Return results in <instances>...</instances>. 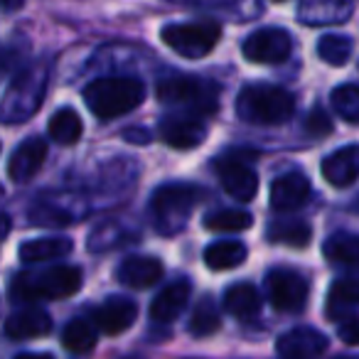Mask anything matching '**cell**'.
<instances>
[{
    "mask_svg": "<svg viewBox=\"0 0 359 359\" xmlns=\"http://www.w3.org/2000/svg\"><path fill=\"white\" fill-rule=\"evenodd\" d=\"M143 99V81L133 79V76H104V79H94L84 89L86 106L101 121L118 118V116L138 109Z\"/></svg>",
    "mask_w": 359,
    "mask_h": 359,
    "instance_id": "obj_1",
    "label": "cell"
},
{
    "mask_svg": "<svg viewBox=\"0 0 359 359\" xmlns=\"http://www.w3.org/2000/svg\"><path fill=\"white\" fill-rule=\"evenodd\" d=\"M84 283L79 266H55L42 273H18L11 280V298L18 303L62 300L74 295Z\"/></svg>",
    "mask_w": 359,
    "mask_h": 359,
    "instance_id": "obj_2",
    "label": "cell"
},
{
    "mask_svg": "<svg viewBox=\"0 0 359 359\" xmlns=\"http://www.w3.org/2000/svg\"><path fill=\"white\" fill-rule=\"evenodd\" d=\"M293 111V94L271 84H249L239 91L236 99V116L254 126H278L288 121Z\"/></svg>",
    "mask_w": 359,
    "mask_h": 359,
    "instance_id": "obj_3",
    "label": "cell"
},
{
    "mask_svg": "<svg viewBox=\"0 0 359 359\" xmlns=\"http://www.w3.org/2000/svg\"><path fill=\"white\" fill-rule=\"evenodd\" d=\"M202 190L195 185H185V182H170L153 192L150 200V215H153V224L160 234L172 236L177 231L185 229L187 219H190L192 210L200 205Z\"/></svg>",
    "mask_w": 359,
    "mask_h": 359,
    "instance_id": "obj_4",
    "label": "cell"
},
{
    "mask_svg": "<svg viewBox=\"0 0 359 359\" xmlns=\"http://www.w3.org/2000/svg\"><path fill=\"white\" fill-rule=\"evenodd\" d=\"M47 91V67L32 65L13 79L8 86L3 104H0V121L3 123H22L40 111Z\"/></svg>",
    "mask_w": 359,
    "mask_h": 359,
    "instance_id": "obj_5",
    "label": "cell"
},
{
    "mask_svg": "<svg viewBox=\"0 0 359 359\" xmlns=\"http://www.w3.org/2000/svg\"><path fill=\"white\" fill-rule=\"evenodd\" d=\"M155 91L163 104L180 106L187 111V116H197V118L200 114L207 116L217 111L219 104V86L200 76H168L158 81Z\"/></svg>",
    "mask_w": 359,
    "mask_h": 359,
    "instance_id": "obj_6",
    "label": "cell"
},
{
    "mask_svg": "<svg viewBox=\"0 0 359 359\" xmlns=\"http://www.w3.org/2000/svg\"><path fill=\"white\" fill-rule=\"evenodd\" d=\"M222 35L219 22L215 20H195V22H172L165 25L160 37L163 42L185 60H202L217 47Z\"/></svg>",
    "mask_w": 359,
    "mask_h": 359,
    "instance_id": "obj_7",
    "label": "cell"
},
{
    "mask_svg": "<svg viewBox=\"0 0 359 359\" xmlns=\"http://www.w3.org/2000/svg\"><path fill=\"white\" fill-rule=\"evenodd\" d=\"M310 285L303 273L293 269H273L266 276V295L271 305L283 313H298L308 303Z\"/></svg>",
    "mask_w": 359,
    "mask_h": 359,
    "instance_id": "obj_8",
    "label": "cell"
},
{
    "mask_svg": "<svg viewBox=\"0 0 359 359\" xmlns=\"http://www.w3.org/2000/svg\"><path fill=\"white\" fill-rule=\"evenodd\" d=\"M241 52L246 60L256 62V65H278L290 57L293 40L280 27H264V30H256L246 37Z\"/></svg>",
    "mask_w": 359,
    "mask_h": 359,
    "instance_id": "obj_9",
    "label": "cell"
},
{
    "mask_svg": "<svg viewBox=\"0 0 359 359\" xmlns=\"http://www.w3.org/2000/svg\"><path fill=\"white\" fill-rule=\"evenodd\" d=\"M215 170L219 175L222 187H224V192L229 197H234L239 202H251L256 197V192H259V177H256V172L244 160L219 158Z\"/></svg>",
    "mask_w": 359,
    "mask_h": 359,
    "instance_id": "obj_10",
    "label": "cell"
},
{
    "mask_svg": "<svg viewBox=\"0 0 359 359\" xmlns=\"http://www.w3.org/2000/svg\"><path fill=\"white\" fill-rule=\"evenodd\" d=\"M160 135L175 150H192L207 138V123L197 116L175 114L160 121Z\"/></svg>",
    "mask_w": 359,
    "mask_h": 359,
    "instance_id": "obj_11",
    "label": "cell"
},
{
    "mask_svg": "<svg viewBox=\"0 0 359 359\" xmlns=\"http://www.w3.org/2000/svg\"><path fill=\"white\" fill-rule=\"evenodd\" d=\"M327 349V337L313 327H295L280 334L276 352L280 359H318Z\"/></svg>",
    "mask_w": 359,
    "mask_h": 359,
    "instance_id": "obj_12",
    "label": "cell"
},
{
    "mask_svg": "<svg viewBox=\"0 0 359 359\" xmlns=\"http://www.w3.org/2000/svg\"><path fill=\"white\" fill-rule=\"evenodd\" d=\"M45 158H47V140L45 138H25L20 145L15 148L13 158L8 160V175H11L13 182L22 185V182H30L40 168L45 165Z\"/></svg>",
    "mask_w": 359,
    "mask_h": 359,
    "instance_id": "obj_13",
    "label": "cell"
},
{
    "mask_svg": "<svg viewBox=\"0 0 359 359\" xmlns=\"http://www.w3.org/2000/svg\"><path fill=\"white\" fill-rule=\"evenodd\" d=\"M138 318V308L130 298L126 295H114V298L104 300L99 308L94 310V320L99 325V330H104L106 334H121L123 330H128Z\"/></svg>",
    "mask_w": 359,
    "mask_h": 359,
    "instance_id": "obj_14",
    "label": "cell"
},
{
    "mask_svg": "<svg viewBox=\"0 0 359 359\" xmlns=\"http://www.w3.org/2000/svg\"><path fill=\"white\" fill-rule=\"evenodd\" d=\"M190 293H192V283L185 278L180 280H172L170 285H165L155 300L150 303V318L155 323L165 325V323H175L180 318V313L185 310L187 300H190Z\"/></svg>",
    "mask_w": 359,
    "mask_h": 359,
    "instance_id": "obj_15",
    "label": "cell"
},
{
    "mask_svg": "<svg viewBox=\"0 0 359 359\" xmlns=\"http://www.w3.org/2000/svg\"><path fill=\"white\" fill-rule=\"evenodd\" d=\"M310 197V180L300 172L276 177L271 185V207L276 212H293L303 207Z\"/></svg>",
    "mask_w": 359,
    "mask_h": 359,
    "instance_id": "obj_16",
    "label": "cell"
},
{
    "mask_svg": "<svg viewBox=\"0 0 359 359\" xmlns=\"http://www.w3.org/2000/svg\"><path fill=\"white\" fill-rule=\"evenodd\" d=\"M323 175L332 187H347L359 177V145H344V148L330 153L323 160Z\"/></svg>",
    "mask_w": 359,
    "mask_h": 359,
    "instance_id": "obj_17",
    "label": "cell"
},
{
    "mask_svg": "<svg viewBox=\"0 0 359 359\" xmlns=\"http://www.w3.org/2000/svg\"><path fill=\"white\" fill-rule=\"evenodd\" d=\"M116 276L128 288H150L163 276V264L153 256H130L118 266Z\"/></svg>",
    "mask_w": 359,
    "mask_h": 359,
    "instance_id": "obj_18",
    "label": "cell"
},
{
    "mask_svg": "<svg viewBox=\"0 0 359 359\" xmlns=\"http://www.w3.org/2000/svg\"><path fill=\"white\" fill-rule=\"evenodd\" d=\"M352 13H354V6H349V3L323 0V3H303V6L298 8V20L310 27L339 25V22H347Z\"/></svg>",
    "mask_w": 359,
    "mask_h": 359,
    "instance_id": "obj_19",
    "label": "cell"
},
{
    "mask_svg": "<svg viewBox=\"0 0 359 359\" xmlns=\"http://www.w3.org/2000/svg\"><path fill=\"white\" fill-rule=\"evenodd\" d=\"M52 330V318L45 310H20L6 320V334L13 339H35L45 337Z\"/></svg>",
    "mask_w": 359,
    "mask_h": 359,
    "instance_id": "obj_20",
    "label": "cell"
},
{
    "mask_svg": "<svg viewBox=\"0 0 359 359\" xmlns=\"http://www.w3.org/2000/svg\"><path fill=\"white\" fill-rule=\"evenodd\" d=\"M72 249H74V244H72V239H67V236H45V239L25 241L18 254H20V259L25 261V264H40V261L62 259V256H67Z\"/></svg>",
    "mask_w": 359,
    "mask_h": 359,
    "instance_id": "obj_21",
    "label": "cell"
},
{
    "mask_svg": "<svg viewBox=\"0 0 359 359\" xmlns=\"http://www.w3.org/2000/svg\"><path fill=\"white\" fill-rule=\"evenodd\" d=\"M261 308V295L251 283H236L224 290V310L236 320L256 318Z\"/></svg>",
    "mask_w": 359,
    "mask_h": 359,
    "instance_id": "obj_22",
    "label": "cell"
},
{
    "mask_svg": "<svg viewBox=\"0 0 359 359\" xmlns=\"http://www.w3.org/2000/svg\"><path fill=\"white\" fill-rule=\"evenodd\" d=\"M249 256L246 246L236 239H222L215 241L205 249V264L212 271H231L236 266H241Z\"/></svg>",
    "mask_w": 359,
    "mask_h": 359,
    "instance_id": "obj_23",
    "label": "cell"
},
{
    "mask_svg": "<svg viewBox=\"0 0 359 359\" xmlns=\"http://www.w3.org/2000/svg\"><path fill=\"white\" fill-rule=\"evenodd\" d=\"M310 236H313V229L303 219L283 217V219H276L269 224L271 244H285V246H293V249H303V246L310 244Z\"/></svg>",
    "mask_w": 359,
    "mask_h": 359,
    "instance_id": "obj_24",
    "label": "cell"
},
{
    "mask_svg": "<svg viewBox=\"0 0 359 359\" xmlns=\"http://www.w3.org/2000/svg\"><path fill=\"white\" fill-rule=\"evenodd\" d=\"M359 308V280L357 278H342L334 280L327 293V318L337 320L342 315H349L352 310Z\"/></svg>",
    "mask_w": 359,
    "mask_h": 359,
    "instance_id": "obj_25",
    "label": "cell"
},
{
    "mask_svg": "<svg viewBox=\"0 0 359 359\" xmlns=\"http://www.w3.org/2000/svg\"><path fill=\"white\" fill-rule=\"evenodd\" d=\"M327 261L337 266L359 271V236L357 234H332L323 246Z\"/></svg>",
    "mask_w": 359,
    "mask_h": 359,
    "instance_id": "obj_26",
    "label": "cell"
},
{
    "mask_svg": "<svg viewBox=\"0 0 359 359\" xmlns=\"http://www.w3.org/2000/svg\"><path fill=\"white\" fill-rule=\"evenodd\" d=\"M47 130H50V138L57 140L60 145H72L81 138V133H84V123H81L79 114H76L74 109H60L50 118Z\"/></svg>",
    "mask_w": 359,
    "mask_h": 359,
    "instance_id": "obj_27",
    "label": "cell"
},
{
    "mask_svg": "<svg viewBox=\"0 0 359 359\" xmlns=\"http://www.w3.org/2000/svg\"><path fill=\"white\" fill-rule=\"evenodd\" d=\"M62 344L74 354H86L96 347V330L86 320H72L62 332Z\"/></svg>",
    "mask_w": 359,
    "mask_h": 359,
    "instance_id": "obj_28",
    "label": "cell"
},
{
    "mask_svg": "<svg viewBox=\"0 0 359 359\" xmlns=\"http://www.w3.org/2000/svg\"><path fill=\"white\" fill-rule=\"evenodd\" d=\"M352 37L347 35H325L318 42L320 60H325L330 67H344L349 57H352Z\"/></svg>",
    "mask_w": 359,
    "mask_h": 359,
    "instance_id": "obj_29",
    "label": "cell"
},
{
    "mask_svg": "<svg viewBox=\"0 0 359 359\" xmlns=\"http://www.w3.org/2000/svg\"><path fill=\"white\" fill-rule=\"evenodd\" d=\"M219 325H222V315H219V310H217L215 300L205 298L195 308V313H192L190 332L195 334V337H207V334L217 332V330H219Z\"/></svg>",
    "mask_w": 359,
    "mask_h": 359,
    "instance_id": "obj_30",
    "label": "cell"
},
{
    "mask_svg": "<svg viewBox=\"0 0 359 359\" xmlns=\"http://www.w3.org/2000/svg\"><path fill=\"white\" fill-rule=\"evenodd\" d=\"M76 219H79V217L72 210H62V207H57L55 202H50V200L37 202L30 210V222L40 226H67V224H74Z\"/></svg>",
    "mask_w": 359,
    "mask_h": 359,
    "instance_id": "obj_31",
    "label": "cell"
},
{
    "mask_svg": "<svg viewBox=\"0 0 359 359\" xmlns=\"http://www.w3.org/2000/svg\"><path fill=\"white\" fill-rule=\"evenodd\" d=\"M251 224H254V217L241 210L212 212L210 217H205V226L210 231H244Z\"/></svg>",
    "mask_w": 359,
    "mask_h": 359,
    "instance_id": "obj_32",
    "label": "cell"
},
{
    "mask_svg": "<svg viewBox=\"0 0 359 359\" xmlns=\"http://www.w3.org/2000/svg\"><path fill=\"white\" fill-rule=\"evenodd\" d=\"M332 109L342 116L347 123H359V86L357 84H342L330 96Z\"/></svg>",
    "mask_w": 359,
    "mask_h": 359,
    "instance_id": "obj_33",
    "label": "cell"
},
{
    "mask_svg": "<svg viewBox=\"0 0 359 359\" xmlns=\"http://www.w3.org/2000/svg\"><path fill=\"white\" fill-rule=\"evenodd\" d=\"M305 130H308L310 135L332 133V118H330L320 106H315V109H310V114L305 116Z\"/></svg>",
    "mask_w": 359,
    "mask_h": 359,
    "instance_id": "obj_34",
    "label": "cell"
},
{
    "mask_svg": "<svg viewBox=\"0 0 359 359\" xmlns=\"http://www.w3.org/2000/svg\"><path fill=\"white\" fill-rule=\"evenodd\" d=\"M339 339L347 344H354L359 347V320H352V323H344L339 327Z\"/></svg>",
    "mask_w": 359,
    "mask_h": 359,
    "instance_id": "obj_35",
    "label": "cell"
},
{
    "mask_svg": "<svg viewBox=\"0 0 359 359\" xmlns=\"http://www.w3.org/2000/svg\"><path fill=\"white\" fill-rule=\"evenodd\" d=\"M123 138H126V140H130V143H135V145L150 143V133H148L145 128H126V130H123Z\"/></svg>",
    "mask_w": 359,
    "mask_h": 359,
    "instance_id": "obj_36",
    "label": "cell"
},
{
    "mask_svg": "<svg viewBox=\"0 0 359 359\" xmlns=\"http://www.w3.org/2000/svg\"><path fill=\"white\" fill-rule=\"evenodd\" d=\"M11 229H13V222H11V217H8V215H3V212H0V241H3L8 234H11Z\"/></svg>",
    "mask_w": 359,
    "mask_h": 359,
    "instance_id": "obj_37",
    "label": "cell"
},
{
    "mask_svg": "<svg viewBox=\"0 0 359 359\" xmlns=\"http://www.w3.org/2000/svg\"><path fill=\"white\" fill-rule=\"evenodd\" d=\"M18 359H55V357H52V354H42V352L40 354H32L30 352V354H20Z\"/></svg>",
    "mask_w": 359,
    "mask_h": 359,
    "instance_id": "obj_38",
    "label": "cell"
},
{
    "mask_svg": "<svg viewBox=\"0 0 359 359\" xmlns=\"http://www.w3.org/2000/svg\"><path fill=\"white\" fill-rule=\"evenodd\" d=\"M15 8H22V6H13V3H3V11H15Z\"/></svg>",
    "mask_w": 359,
    "mask_h": 359,
    "instance_id": "obj_39",
    "label": "cell"
},
{
    "mask_svg": "<svg viewBox=\"0 0 359 359\" xmlns=\"http://www.w3.org/2000/svg\"><path fill=\"white\" fill-rule=\"evenodd\" d=\"M128 359H138V357H128Z\"/></svg>",
    "mask_w": 359,
    "mask_h": 359,
    "instance_id": "obj_40",
    "label": "cell"
},
{
    "mask_svg": "<svg viewBox=\"0 0 359 359\" xmlns=\"http://www.w3.org/2000/svg\"><path fill=\"white\" fill-rule=\"evenodd\" d=\"M337 359H347V357H337Z\"/></svg>",
    "mask_w": 359,
    "mask_h": 359,
    "instance_id": "obj_41",
    "label": "cell"
}]
</instances>
